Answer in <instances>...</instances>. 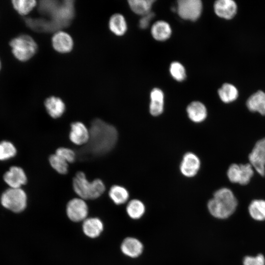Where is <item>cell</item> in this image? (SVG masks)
Masks as SVG:
<instances>
[{"label": "cell", "mask_w": 265, "mask_h": 265, "mask_svg": "<svg viewBox=\"0 0 265 265\" xmlns=\"http://www.w3.org/2000/svg\"><path fill=\"white\" fill-rule=\"evenodd\" d=\"M49 162L52 168L60 174H65L68 171V163L56 154L49 157Z\"/></svg>", "instance_id": "obj_31"}, {"label": "cell", "mask_w": 265, "mask_h": 265, "mask_svg": "<svg viewBox=\"0 0 265 265\" xmlns=\"http://www.w3.org/2000/svg\"><path fill=\"white\" fill-rule=\"evenodd\" d=\"M89 136V130L83 123L77 121L71 124L69 139L72 143L77 145L87 144Z\"/></svg>", "instance_id": "obj_13"}, {"label": "cell", "mask_w": 265, "mask_h": 265, "mask_svg": "<svg viewBox=\"0 0 265 265\" xmlns=\"http://www.w3.org/2000/svg\"><path fill=\"white\" fill-rule=\"evenodd\" d=\"M27 27L36 32H52L60 29L52 20L42 18H24Z\"/></svg>", "instance_id": "obj_15"}, {"label": "cell", "mask_w": 265, "mask_h": 265, "mask_svg": "<svg viewBox=\"0 0 265 265\" xmlns=\"http://www.w3.org/2000/svg\"><path fill=\"white\" fill-rule=\"evenodd\" d=\"M66 214L72 221H83L87 218L88 208L84 199L75 198L70 200L66 206Z\"/></svg>", "instance_id": "obj_9"}, {"label": "cell", "mask_w": 265, "mask_h": 265, "mask_svg": "<svg viewBox=\"0 0 265 265\" xmlns=\"http://www.w3.org/2000/svg\"><path fill=\"white\" fill-rule=\"evenodd\" d=\"M154 16L155 14L152 11L146 15L142 16V17L139 22V26L140 28L142 29H145L147 28Z\"/></svg>", "instance_id": "obj_36"}, {"label": "cell", "mask_w": 265, "mask_h": 265, "mask_svg": "<svg viewBox=\"0 0 265 265\" xmlns=\"http://www.w3.org/2000/svg\"><path fill=\"white\" fill-rule=\"evenodd\" d=\"M0 202L5 208L15 212H20L26 208L27 196L21 188H9L2 193Z\"/></svg>", "instance_id": "obj_6"}, {"label": "cell", "mask_w": 265, "mask_h": 265, "mask_svg": "<svg viewBox=\"0 0 265 265\" xmlns=\"http://www.w3.org/2000/svg\"><path fill=\"white\" fill-rule=\"evenodd\" d=\"M44 104L47 112L53 118L61 117L65 112V105L58 97H50L46 99Z\"/></svg>", "instance_id": "obj_20"}, {"label": "cell", "mask_w": 265, "mask_h": 265, "mask_svg": "<svg viewBox=\"0 0 265 265\" xmlns=\"http://www.w3.org/2000/svg\"><path fill=\"white\" fill-rule=\"evenodd\" d=\"M169 72L172 77L177 81L184 80L186 77L184 66L178 61H174L170 64Z\"/></svg>", "instance_id": "obj_32"}, {"label": "cell", "mask_w": 265, "mask_h": 265, "mask_svg": "<svg viewBox=\"0 0 265 265\" xmlns=\"http://www.w3.org/2000/svg\"><path fill=\"white\" fill-rule=\"evenodd\" d=\"M38 9L41 14L49 16L59 28L68 26L75 15L73 0H41Z\"/></svg>", "instance_id": "obj_2"}, {"label": "cell", "mask_w": 265, "mask_h": 265, "mask_svg": "<svg viewBox=\"0 0 265 265\" xmlns=\"http://www.w3.org/2000/svg\"><path fill=\"white\" fill-rule=\"evenodd\" d=\"M218 94L223 102L230 103L235 101L238 98V91L237 88L233 84L225 83L218 90Z\"/></svg>", "instance_id": "obj_25"}, {"label": "cell", "mask_w": 265, "mask_h": 265, "mask_svg": "<svg viewBox=\"0 0 265 265\" xmlns=\"http://www.w3.org/2000/svg\"><path fill=\"white\" fill-rule=\"evenodd\" d=\"M109 28L116 35H124L127 30V22L124 17L120 14L112 15L109 21Z\"/></svg>", "instance_id": "obj_24"}, {"label": "cell", "mask_w": 265, "mask_h": 265, "mask_svg": "<svg viewBox=\"0 0 265 265\" xmlns=\"http://www.w3.org/2000/svg\"><path fill=\"white\" fill-rule=\"evenodd\" d=\"M188 118L195 123L204 121L207 116V110L205 106L199 101L190 103L186 107Z\"/></svg>", "instance_id": "obj_21"}, {"label": "cell", "mask_w": 265, "mask_h": 265, "mask_svg": "<svg viewBox=\"0 0 265 265\" xmlns=\"http://www.w3.org/2000/svg\"><path fill=\"white\" fill-rule=\"evenodd\" d=\"M15 57L21 61L30 59L37 51V45L29 35L22 34L12 39L9 42Z\"/></svg>", "instance_id": "obj_5"}, {"label": "cell", "mask_w": 265, "mask_h": 265, "mask_svg": "<svg viewBox=\"0 0 265 265\" xmlns=\"http://www.w3.org/2000/svg\"><path fill=\"white\" fill-rule=\"evenodd\" d=\"M243 265H265V258L262 254L256 256H245L243 260Z\"/></svg>", "instance_id": "obj_35"}, {"label": "cell", "mask_w": 265, "mask_h": 265, "mask_svg": "<svg viewBox=\"0 0 265 265\" xmlns=\"http://www.w3.org/2000/svg\"><path fill=\"white\" fill-rule=\"evenodd\" d=\"M155 2L154 0H131L128 3L131 10L135 14L143 16L151 12Z\"/></svg>", "instance_id": "obj_28"}, {"label": "cell", "mask_w": 265, "mask_h": 265, "mask_svg": "<svg viewBox=\"0 0 265 265\" xmlns=\"http://www.w3.org/2000/svg\"><path fill=\"white\" fill-rule=\"evenodd\" d=\"M213 9L218 17L230 20L236 15L238 6L236 2L233 0H218L214 2Z\"/></svg>", "instance_id": "obj_12"}, {"label": "cell", "mask_w": 265, "mask_h": 265, "mask_svg": "<svg viewBox=\"0 0 265 265\" xmlns=\"http://www.w3.org/2000/svg\"><path fill=\"white\" fill-rule=\"evenodd\" d=\"M128 215L133 219H138L144 214L145 207L143 203L138 199H132L129 202L126 207Z\"/></svg>", "instance_id": "obj_29"}, {"label": "cell", "mask_w": 265, "mask_h": 265, "mask_svg": "<svg viewBox=\"0 0 265 265\" xmlns=\"http://www.w3.org/2000/svg\"><path fill=\"white\" fill-rule=\"evenodd\" d=\"M108 195L111 200L116 205L125 203L129 197L127 189L119 185L112 186L109 189Z\"/></svg>", "instance_id": "obj_26"}, {"label": "cell", "mask_w": 265, "mask_h": 265, "mask_svg": "<svg viewBox=\"0 0 265 265\" xmlns=\"http://www.w3.org/2000/svg\"><path fill=\"white\" fill-rule=\"evenodd\" d=\"M52 45L57 52L66 53L72 50L73 41L69 34L59 31L53 35L52 38Z\"/></svg>", "instance_id": "obj_17"}, {"label": "cell", "mask_w": 265, "mask_h": 265, "mask_svg": "<svg viewBox=\"0 0 265 265\" xmlns=\"http://www.w3.org/2000/svg\"><path fill=\"white\" fill-rule=\"evenodd\" d=\"M238 201L233 192L223 187L216 190L208 202L207 208L211 214L218 219H226L236 211Z\"/></svg>", "instance_id": "obj_3"}, {"label": "cell", "mask_w": 265, "mask_h": 265, "mask_svg": "<svg viewBox=\"0 0 265 265\" xmlns=\"http://www.w3.org/2000/svg\"><path fill=\"white\" fill-rule=\"evenodd\" d=\"M151 33L154 39L164 41L170 38L172 29L170 25L162 20L158 21L152 26Z\"/></svg>", "instance_id": "obj_23"}, {"label": "cell", "mask_w": 265, "mask_h": 265, "mask_svg": "<svg viewBox=\"0 0 265 265\" xmlns=\"http://www.w3.org/2000/svg\"><path fill=\"white\" fill-rule=\"evenodd\" d=\"M200 160L194 153L188 152L185 154L180 166L182 174L187 177H192L198 172Z\"/></svg>", "instance_id": "obj_11"}, {"label": "cell", "mask_w": 265, "mask_h": 265, "mask_svg": "<svg viewBox=\"0 0 265 265\" xmlns=\"http://www.w3.org/2000/svg\"><path fill=\"white\" fill-rule=\"evenodd\" d=\"M37 2L34 0H13L12 4L18 13L26 15L29 13L36 5Z\"/></svg>", "instance_id": "obj_30"}, {"label": "cell", "mask_w": 265, "mask_h": 265, "mask_svg": "<svg viewBox=\"0 0 265 265\" xmlns=\"http://www.w3.org/2000/svg\"><path fill=\"white\" fill-rule=\"evenodd\" d=\"M254 174L253 167L250 163L245 164H231L227 170L229 180L234 183L240 185L248 184Z\"/></svg>", "instance_id": "obj_8"}, {"label": "cell", "mask_w": 265, "mask_h": 265, "mask_svg": "<svg viewBox=\"0 0 265 265\" xmlns=\"http://www.w3.org/2000/svg\"><path fill=\"white\" fill-rule=\"evenodd\" d=\"M57 155L62 158L68 163H72L76 159V153L72 149L66 147H60L56 150Z\"/></svg>", "instance_id": "obj_34"}, {"label": "cell", "mask_w": 265, "mask_h": 265, "mask_svg": "<svg viewBox=\"0 0 265 265\" xmlns=\"http://www.w3.org/2000/svg\"><path fill=\"white\" fill-rule=\"evenodd\" d=\"M89 130L90 136L87 148L93 154L104 155L115 146L118 133L112 125L96 119L91 122Z\"/></svg>", "instance_id": "obj_1"}, {"label": "cell", "mask_w": 265, "mask_h": 265, "mask_svg": "<svg viewBox=\"0 0 265 265\" xmlns=\"http://www.w3.org/2000/svg\"><path fill=\"white\" fill-rule=\"evenodd\" d=\"M248 211L251 217L257 221L265 220V200H253L249 205Z\"/></svg>", "instance_id": "obj_27"}, {"label": "cell", "mask_w": 265, "mask_h": 265, "mask_svg": "<svg viewBox=\"0 0 265 265\" xmlns=\"http://www.w3.org/2000/svg\"><path fill=\"white\" fill-rule=\"evenodd\" d=\"M0 68H1V62H0Z\"/></svg>", "instance_id": "obj_37"}, {"label": "cell", "mask_w": 265, "mask_h": 265, "mask_svg": "<svg viewBox=\"0 0 265 265\" xmlns=\"http://www.w3.org/2000/svg\"><path fill=\"white\" fill-rule=\"evenodd\" d=\"M149 111L154 116L161 114L164 109V93L159 88H153L150 94Z\"/></svg>", "instance_id": "obj_18"}, {"label": "cell", "mask_w": 265, "mask_h": 265, "mask_svg": "<svg viewBox=\"0 0 265 265\" xmlns=\"http://www.w3.org/2000/svg\"><path fill=\"white\" fill-rule=\"evenodd\" d=\"M120 248L124 254L132 258L139 257L143 251L142 242L133 237L125 238L121 243Z\"/></svg>", "instance_id": "obj_16"}, {"label": "cell", "mask_w": 265, "mask_h": 265, "mask_svg": "<svg viewBox=\"0 0 265 265\" xmlns=\"http://www.w3.org/2000/svg\"><path fill=\"white\" fill-rule=\"evenodd\" d=\"M73 187L75 193L83 199H95L101 196L106 189L104 182L100 179L89 182L84 173L77 172L73 180Z\"/></svg>", "instance_id": "obj_4"}, {"label": "cell", "mask_w": 265, "mask_h": 265, "mask_svg": "<svg viewBox=\"0 0 265 265\" xmlns=\"http://www.w3.org/2000/svg\"><path fill=\"white\" fill-rule=\"evenodd\" d=\"M103 229V223L101 220L97 217L87 218L83 221V232L89 238H97L101 235Z\"/></svg>", "instance_id": "obj_19"}, {"label": "cell", "mask_w": 265, "mask_h": 265, "mask_svg": "<svg viewBox=\"0 0 265 265\" xmlns=\"http://www.w3.org/2000/svg\"><path fill=\"white\" fill-rule=\"evenodd\" d=\"M248 109L265 115V92L259 90L251 95L246 101Z\"/></svg>", "instance_id": "obj_22"}, {"label": "cell", "mask_w": 265, "mask_h": 265, "mask_svg": "<svg viewBox=\"0 0 265 265\" xmlns=\"http://www.w3.org/2000/svg\"><path fill=\"white\" fill-rule=\"evenodd\" d=\"M4 182L10 188H21L27 181L26 176L24 170L18 166H12L3 176Z\"/></svg>", "instance_id": "obj_14"}, {"label": "cell", "mask_w": 265, "mask_h": 265, "mask_svg": "<svg viewBox=\"0 0 265 265\" xmlns=\"http://www.w3.org/2000/svg\"><path fill=\"white\" fill-rule=\"evenodd\" d=\"M16 154V149L10 142H0V160H4L13 157Z\"/></svg>", "instance_id": "obj_33"}, {"label": "cell", "mask_w": 265, "mask_h": 265, "mask_svg": "<svg viewBox=\"0 0 265 265\" xmlns=\"http://www.w3.org/2000/svg\"><path fill=\"white\" fill-rule=\"evenodd\" d=\"M203 4L200 0H180L177 1V11L183 19L195 21L200 17Z\"/></svg>", "instance_id": "obj_7"}, {"label": "cell", "mask_w": 265, "mask_h": 265, "mask_svg": "<svg viewBox=\"0 0 265 265\" xmlns=\"http://www.w3.org/2000/svg\"><path fill=\"white\" fill-rule=\"evenodd\" d=\"M250 164L261 176L265 175V138L258 141L249 155Z\"/></svg>", "instance_id": "obj_10"}]
</instances>
